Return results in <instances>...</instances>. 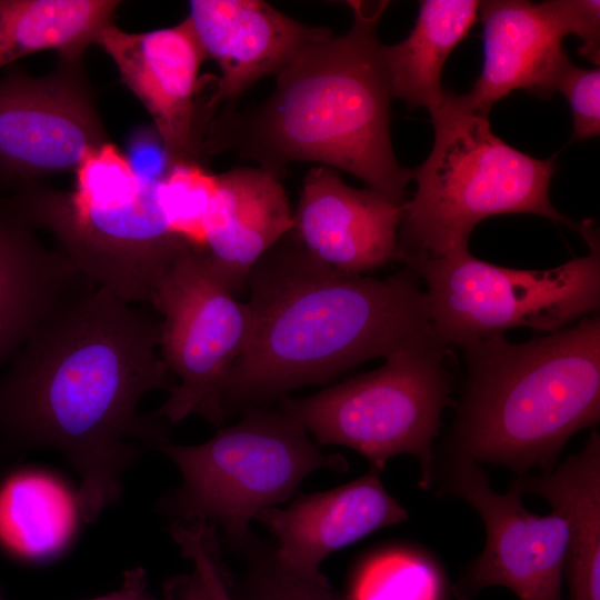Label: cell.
Masks as SVG:
<instances>
[{
    "mask_svg": "<svg viewBox=\"0 0 600 600\" xmlns=\"http://www.w3.org/2000/svg\"><path fill=\"white\" fill-rule=\"evenodd\" d=\"M78 61L0 81V169L30 179L74 171L108 141Z\"/></svg>",
    "mask_w": 600,
    "mask_h": 600,
    "instance_id": "cell-11",
    "label": "cell"
},
{
    "mask_svg": "<svg viewBox=\"0 0 600 600\" xmlns=\"http://www.w3.org/2000/svg\"><path fill=\"white\" fill-rule=\"evenodd\" d=\"M0 600H6V599L3 598V596H2L1 590H0Z\"/></svg>",
    "mask_w": 600,
    "mask_h": 600,
    "instance_id": "cell-33",
    "label": "cell"
},
{
    "mask_svg": "<svg viewBox=\"0 0 600 600\" xmlns=\"http://www.w3.org/2000/svg\"><path fill=\"white\" fill-rule=\"evenodd\" d=\"M184 21L206 59L216 61L221 72L208 112L276 74L306 46L332 34L260 0H192Z\"/></svg>",
    "mask_w": 600,
    "mask_h": 600,
    "instance_id": "cell-14",
    "label": "cell"
},
{
    "mask_svg": "<svg viewBox=\"0 0 600 600\" xmlns=\"http://www.w3.org/2000/svg\"><path fill=\"white\" fill-rule=\"evenodd\" d=\"M402 207L370 189L347 186L328 167L306 176L290 236L316 261L362 274L400 260Z\"/></svg>",
    "mask_w": 600,
    "mask_h": 600,
    "instance_id": "cell-13",
    "label": "cell"
},
{
    "mask_svg": "<svg viewBox=\"0 0 600 600\" xmlns=\"http://www.w3.org/2000/svg\"><path fill=\"white\" fill-rule=\"evenodd\" d=\"M557 91L568 100L573 117L571 142L600 134V69H584L572 62L563 71Z\"/></svg>",
    "mask_w": 600,
    "mask_h": 600,
    "instance_id": "cell-27",
    "label": "cell"
},
{
    "mask_svg": "<svg viewBox=\"0 0 600 600\" xmlns=\"http://www.w3.org/2000/svg\"><path fill=\"white\" fill-rule=\"evenodd\" d=\"M217 179L204 223V254L237 296L247 289L259 260L290 232L293 213L279 179L261 168H233Z\"/></svg>",
    "mask_w": 600,
    "mask_h": 600,
    "instance_id": "cell-17",
    "label": "cell"
},
{
    "mask_svg": "<svg viewBox=\"0 0 600 600\" xmlns=\"http://www.w3.org/2000/svg\"><path fill=\"white\" fill-rule=\"evenodd\" d=\"M570 33L578 36L582 46L578 52L599 67L600 2L594 0H562Z\"/></svg>",
    "mask_w": 600,
    "mask_h": 600,
    "instance_id": "cell-30",
    "label": "cell"
},
{
    "mask_svg": "<svg viewBox=\"0 0 600 600\" xmlns=\"http://www.w3.org/2000/svg\"><path fill=\"white\" fill-rule=\"evenodd\" d=\"M444 588L442 572L430 556L393 548L361 567L349 600H443Z\"/></svg>",
    "mask_w": 600,
    "mask_h": 600,
    "instance_id": "cell-23",
    "label": "cell"
},
{
    "mask_svg": "<svg viewBox=\"0 0 600 600\" xmlns=\"http://www.w3.org/2000/svg\"><path fill=\"white\" fill-rule=\"evenodd\" d=\"M247 288L252 333L227 380L226 413L438 340L412 270L384 279L338 271L307 254L290 233L254 266Z\"/></svg>",
    "mask_w": 600,
    "mask_h": 600,
    "instance_id": "cell-2",
    "label": "cell"
},
{
    "mask_svg": "<svg viewBox=\"0 0 600 600\" xmlns=\"http://www.w3.org/2000/svg\"><path fill=\"white\" fill-rule=\"evenodd\" d=\"M149 302L162 317L161 358L177 377L150 416L177 423L199 414L220 426L227 380L251 338L250 306L236 298L203 252L189 246L161 272Z\"/></svg>",
    "mask_w": 600,
    "mask_h": 600,
    "instance_id": "cell-9",
    "label": "cell"
},
{
    "mask_svg": "<svg viewBox=\"0 0 600 600\" xmlns=\"http://www.w3.org/2000/svg\"><path fill=\"white\" fill-rule=\"evenodd\" d=\"M247 568L236 581V600H346L337 594L327 578L302 573L281 563L273 550L250 538Z\"/></svg>",
    "mask_w": 600,
    "mask_h": 600,
    "instance_id": "cell-25",
    "label": "cell"
},
{
    "mask_svg": "<svg viewBox=\"0 0 600 600\" xmlns=\"http://www.w3.org/2000/svg\"><path fill=\"white\" fill-rule=\"evenodd\" d=\"M433 147L411 178L417 190L401 211L400 261L409 268L468 249L480 221L502 213H534L572 227L551 203L556 157L537 159L497 137L489 111L468 94L444 91L430 110Z\"/></svg>",
    "mask_w": 600,
    "mask_h": 600,
    "instance_id": "cell-5",
    "label": "cell"
},
{
    "mask_svg": "<svg viewBox=\"0 0 600 600\" xmlns=\"http://www.w3.org/2000/svg\"><path fill=\"white\" fill-rule=\"evenodd\" d=\"M160 331V320L98 286L50 312L0 380V440L61 453L87 522L117 501L140 454L168 439L138 412L144 394L174 384Z\"/></svg>",
    "mask_w": 600,
    "mask_h": 600,
    "instance_id": "cell-1",
    "label": "cell"
},
{
    "mask_svg": "<svg viewBox=\"0 0 600 600\" xmlns=\"http://www.w3.org/2000/svg\"><path fill=\"white\" fill-rule=\"evenodd\" d=\"M96 44L113 60L121 81L152 117L172 166L199 161L206 124L196 92L206 57L187 22L138 33L111 22Z\"/></svg>",
    "mask_w": 600,
    "mask_h": 600,
    "instance_id": "cell-12",
    "label": "cell"
},
{
    "mask_svg": "<svg viewBox=\"0 0 600 600\" xmlns=\"http://www.w3.org/2000/svg\"><path fill=\"white\" fill-rule=\"evenodd\" d=\"M449 348L439 340L400 350L380 368L304 398H282L318 444L351 448L380 471L398 454L420 463L422 488L434 479L433 440L452 403L444 367Z\"/></svg>",
    "mask_w": 600,
    "mask_h": 600,
    "instance_id": "cell-8",
    "label": "cell"
},
{
    "mask_svg": "<svg viewBox=\"0 0 600 600\" xmlns=\"http://www.w3.org/2000/svg\"><path fill=\"white\" fill-rule=\"evenodd\" d=\"M483 67L469 99L490 112L492 104L516 89L550 98L571 63L562 46L570 34L561 0L480 1Z\"/></svg>",
    "mask_w": 600,
    "mask_h": 600,
    "instance_id": "cell-15",
    "label": "cell"
},
{
    "mask_svg": "<svg viewBox=\"0 0 600 600\" xmlns=\"http://www.w3.org/2000/svg\"><path fill=\"white\" fill-rule=\"evenodd\" d=\"M547 500L568 526L564 577L570 600H600V436L557 469L519 476L510 486Z\"/></svg>",
    "mask_w": 600,
    "mask_h": 600,
    "instance_id": "cell-18",
    "label": "cell"
},
{
    "mask_svg": "<svg viewBox=\"0 0 600 600\" xmlns=\"http://www.w3.org/2000/svg\"><path fill=\"white\" fill-rule=\"evenodd\" d=\"M407 518L406 509L382 484L380 470L370 467L347 484L300 496L283 509H264L256 519L278 539L273 551L281 563L317 574L331 553Z\"/></svg>",
    "mask_w": 600,
    "mask_h": 600,
    "instance_id": "cell-16",
    "label": "cell"
},
{
    "mask_svg": "<svg viewBox=\"0 0 600 600\" xmlns=\"http://www.w3.org/2000/svg\"><path fill=\"white\" fill-rule=\"evenodd\" d=\"M466 377L443 461L548 472L569 439L600 420V318L522 343L459 347Z\"/></svg>",
    "mask_w": 600,
    "mask_h": 600,
    "instance_id": "cell-4",
    "label": "cell"
},
{
    "mask_svg": "<svg viewBox=\"0 0 600 600\" xmlns=\"http://www.w3.org/2000/svg\"><path fill=\"white\" fill-rule=\"evenodd\" d=\"M156 450L182 478L163 509L184 522L219 526L240 547L250 538V522L291 497L311 472L348 469L342 456L321 451L306 428L282 410L250 408L238 423L203 443L180 446L167 439Z\"/></svg>",
    "mask_w": 600,
    "mask_h": 600,
    "instance_id": "cell-6",
    "label": "cell"
},
{
    "mask_svg": "<svg viewBox=\"0 0 600 600\" xmlns=\"http://www.w3.org/2000/svg\"><path fill=\"white\" fill-rule=\"evenodd\" d=\"M91 600H156L147 584L146 572L137 567L126 571L120 588L107 596Z\"/></svg>",
    "mask_w": 600,
    "mask_h": 600,
    "instance_id": "cell-31",
    "label": "cell"
},
{
    "mask_svg": "<svg viewBox=\"0 0 600 600\" xmlns=\"http://www.w3.org/2000/svg\"><path fill=\"white\" fill-rule=\"evenodd\" d=\"M118 6L113 0H0V68L42 50L79 61Z\"/></svg>",
    "mask_w": 600,
    "mask_h": 600,
    "instance_id": "cell-20",
    "label": "cell"
},
{
    "mask_svg": "<svg viewBox=\"0 0 600 600\" xmlns=\"http://www.w3.org/2000/svg\"><path fill=\"white\" fill-rule=\"evenodd\" d=\"M348 4L350 29L302 48L253 110L227 109L208 129L202 153L236 150L279 180L290 162H319L356 176L403 207L411 170L392 149V94L377 36L388 1Z\"/></svg>",
    "mask_w": 600,
    "mask_h": 600,
    "instance_id": "cell-3",
    "label": "cell"
},
{
    "mask_svg": "<svg viewBox=\"0 0 600 600\" xmlns=\"http://www.w3.org/2000/svg\"><path fill=\"white\" fill-rule=\"evenodd\" d=\"M141 181L159 182L172 167L166 146L154 128H140L129 138L124 153Z\"/></svg>",
    "mask_w": 600,
    "mask_h": 600,
    "instance_id": "cell-29",
    "label": "cell"
},
{
    "mask_svg": "<svg viewBox=\"0 0 600 600\" xmlns=\"http://www.w3.org/2000/svg\"><path fill=\"white\" fill-rule=\"evenodd\" d=\"M217 188V174L206 170L199 161L173 164L158 186L171 233L203 253L206 218Z\"/></svg>",
    "mask_w": 600,
    "mask_h": 600,
    "instance_id": "cell-24",
    "label": "cell"
},
{
    "mask_svg": "<svg viewBox=\"0 0 600 600\" xmlns=\"http://www.w3.org/2000/svg\"><path fill=\"white\" fill-rule=\"evenodd\" d=\"M442 490L470 504L486 527L483 551L453 587L460 600L500 586L519 600H563L561 588L568 547V526L556 510L548 516L528 511L521 493L496 492L479 463L441 462Z\"/></svg>",
    "mask_w": 600,
    "mask_h": 600,
    "instance_id": "cell-10",
    "label": "cell"
},
{
    "mask_svg": "<svg viewBox=\"0 0 600 600\" xmlns=\"http://www.w3.org/2000/svg\"><path fill=\"white\" fill-rule=\"evenodd\" d=\"M170 533L182 554L193 562L208 600H236L221 567L216 527L204 521H177Z\"/></svg>",
    "mask_w": 600,
    "mask_h": 600,
    "instance_id": "cell-26",
    "label": "cell"
},
{
    "mask_svg": "<svg viewBox=\"0 0 600 600\" xmlns=\"http://www.w3.org/2000/svg\"><path fill=\"white\" fill-rule=\"evenodd\" d=\"M50 252L17 213L0 214V279L38 262Z\"/></svg>",
    "mask_w": 600,
    "mask_h": 600,
    "instance_id": "cell-28",
    "label": "cell"
},
{
    "mask_svg": "<svg viewBox=\"0 0 600 600\" xmlns=\"http://www.w3.org/2000/svg\"><path fill=\"white\" fill-rule=\"evenodd\" d=\"M578 230L589 253L548 270L494 266L468 249L409 267L426 283L437 339L459 348L516 327L550 333L598 310L599 231L592 220L581 221Z\"/></svg>",
    "mask_w": 600,
    "mask_h": 600,
    "instance_id": "cell-7",
    "label": "cell"
},
{
    "mask_svg": "<svg viewBox=\"0 0 600 600\" xmlns=\"http://www.w3.org/2000/svg\"><path fill=\"white\" fill-rule=\"evenodd\" d=\"M74 172L71 192L50 191L61 208L73 213L126 209L140 199L148 183L138 178L126 154L109 140L88 151Z\"/></svg>",
    "mask_w": 600,
    "mask_h": 600,
    "instance_id": "cell-22",
    "label": "cell"
},
{
    "mask_svg": "<svg viewBox=\"0 0 600 600\" xmlns=\"http://www.w3.org/2000/svg\"><path fill=\"white\" fill-rule=\"evenodd\" d=\"M82 274L58 250L0 279V362L20 348Z\"/></svg>",
    "mask_w": 600,
    "mask_h": 600,
    "instance_id": "cell-21",
    "label": "cell"
},
{
    "mask_svg": "<svg viewBox=\"0 0 600 600\" xmlns=\"http://www.w3.org/2000/svg\"><path fill=\"white\" fill-rule=\"evenodd\" d=\"M168 589L172 600H208L203 583L194 570L189 576L174 579Z\"/></svg>",
    "mask_w": 600,
    "mask_h": 600,
    "instance_id": "cell-32",
    "label": "cell"
},
{
    "mask_svg": "<svg viewBox=\"0 0 600 600\" xmlns=\"http://www.w3.org/2000/svg\"><path fill=\"white\" fill-rule=\"evenodd\" d=\"M480 1L422 0L410 34L382 48L392 97L432 110L443 98L442 68L478 20Z\"/></svg>",
    "mask_w": 600,
    "mask_h": 600,
    "instance_id": "cell-19",
    "label": "cell"
}]
</instances>
